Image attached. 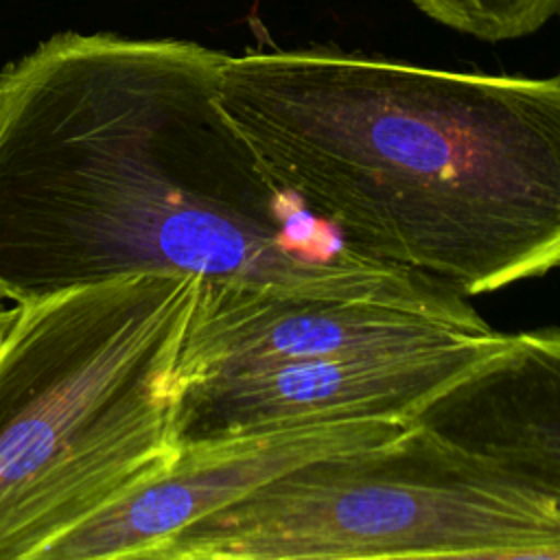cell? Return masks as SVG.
Wrapping results in <instances>:
<instances>
[{"mask_svg": "<svg viewBox=\"0 0 560 560\" xmlns=\"http://www.w3.org/2000/svg\"><path fill=\"white\" fill-rule=\"evenodd\" d=\"M223 59L197 42L68 31L0 72V300L160 273L481 330L451 287L341 241L308 245L269 217L217 107Z\"/></svg>", "mask_w": 560, "mask_h": 560, "instance_id": "6da1fadb", "label": "cell"}, {"mask_svg": "<svg viewBox=\"0 0 560 560\" xmlns=\"http://www.w3.org/2000/svg\"><path fill=\"white\" fill-rule=\"evenodd\" d=\"M217 107L260 184L464 298L560 269V74L328 48L225 55Z\"/></svg>", "mask_w": 560, "mask_h": 560, "instance_id": "7a4b0ae2", "label": "cell"}, {"mask_svg": "<svg viewBox=\"0 0 560 560\" xmlns=\"http://www.w3.org/2000/svg\"><path fill=\"white\" fill-rule=\"evenodd\" d=\"M197 278L129 276L18 304L0 343V560L164 468Z\"/></svg>", "mask_w": 560, "mask_h": 560, "instance_id": "3957f363", "label": "cell"}, {"mask_svg": "<svg viewBox=\"0 0 560 560\" xmlns=\"http://www.w3.org/2000/svg\"><path fill=\"white\" fill-rule=\"evenodd\" d=\"M560 558V512L411 420L278 475L199 518L153 560Z\"/></svg>", "mask_w": 560, "mask_h": 560, "instance_id": "277c9868", "label": "cell"}, {"mask_svg": "<svg viewBox=\"0 0 560 560\" xmlns=\"http://www.w3.org/2000/svg\"><path fill=\"white\" fill-rule=\"evenodd\" d=\"M499 332L442 346L368 350L223 370L175 383V448L247 433L354 420H413Z\"/></svg>", "mask_w": 560, "mask_h": 560, "instance_id": "5b68a950", "label": "cell"}, {"mask_svg": "<svg viewBox=\"0 0 560 560\" xmlns=\"http://www.w3.org/2000/svg\"><path fill=\"white\" fill-rule=\"evenodd\" d=\"M411 420H354L247 433L179 446L173 459L52 540L35 560L144 558L199 518L317 457L354 451Z\"/></svg>", "mask_w": 560, "mask_h": 560, "instance_id": "8992f818", "label": "cell"}, {"mask_svg": "<svg viewBox=\"0 0 560 560\" xmlns=\"http://www.w3.org/2000/svg\"><path fill=\"white\" fill-rule=\"evenodd\" d=\"M464 337L486 335H472L444 317L405 306L197 280L175 383L247 365L339 352L429 348Z\"/></svg>", "mask_w": 560, "mask_h": 560, "instance_id": "52a82bcc", "label": "cell"}, {"mask_svg": "<svg viewBox=\"0 0 560 560\" xmlns=\"http://www.w3.org/2000/svg\"><path fill=\"white\" fill-rule=\"evenodd\" d=\"M416 422L488 459L560 512V328L497 337Z\"/></svg>", "mask_w": 560, "mask_h": 560, "instance_id": "ba28073f", "label": "cell"}, {"mask_svg": "<svg viewBox=\"0 0 560 560\" xmlns=\"http://www.w3.org/2000/svg\"><path fill=\"white\" fill-rule=\"evenodd\" d=\"M438 24L481 42H510L536 33L560 13V0H409Z\"/></svg>", "mask_w": 560, "mask_h": 560, "instance_id": "9c48e42d", "label": "cell"}, {"mask_svg": "<svg viewBox=\"0 0 560 560\" xmlns=\"http://www.w3.org/2000/svg\"><path fill=\"white\" fill-rule=\"evenodd\" d=\"M11 319H13V311H9V308H4L0 304V343H2V339H4V335L9 330V326H11Z\"/></svg>", "mask_w": 560, "mask_h": 560, "instance_id": "30bf717a", "label": "cell"}]
</instances>
